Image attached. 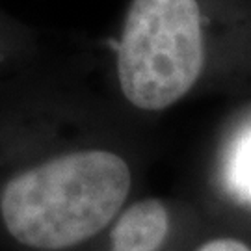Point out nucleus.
Instances as JSON below:
<instances>
[{"mask_svg": "<svg viewBox=\"0 0 251 251\" xmlns=\"http://www.w3.org/2000/svg\"><path fill=\"white\" fill-rule=\"evenodd\" d=\"M130 186L132 173L119 154L73 151L9 179L0 194V218L28 250H71L116 222Z\"/></svg>", "mask_w": 251, "mask_h": 251, "instance_id": "nucleus-1", "label": "nucleus"}, {"mask_svg": "<svg viewBox=\"0 0 251 251\" xmlns=\"http://www.w3.org/2000/svg\"><path fill=\"white\" fill-rule=\"evenodd\" d=\"M208 60L198 0H132L117 49V78L132 106L158 112L201 80Z\"/></svg>", "mask_w": 251, "mask_h": 251, "instance_id": "nucleus-2", "label": "nucleus"}, {"mask_svg": "<svg viewBox=\"0 0 251 251\" xmlns=\"http://www.w3.org/2000/svg\"><path fill=\"white\" fill-rule=\"evenodd\" d=\"M170 225V210L164 201L142 199L125 208L112 224L110 251H160Z\"/></svg>", "mask_w": 251, "mask_h": 251, "instance_id": "nucleus-3", "label": "nucleus"}, {"mask_svg": "<svg viewBox=\"0 0 251 251\" xmlns=\"http://www.w3.org/2000/svg\"><path fill=\"white\" fill-rule=\"evenodd\" d=\"M222 175L227 192L236 201L251 206V116L242 119L227 140Z\"/></svg>", "mask_w": 251, "mask_h": 251, "instance_id": "nucleus-4", "label": "nucleus"}, {"mask_svg": "<svg viewBox=\"0 0 251 251\" xmlns=\"http://www.w3.org/2000/svg\"><path fill=\"white\" fill-rule=\"evenodd\" d=\"M196 251H251V246L236 236H216L203 242Z\"/></svg>", "mask_w": 251, "mask_h": 251, "instance_id": "nucleus-5", "label": "nucleus"}]
</instances>
